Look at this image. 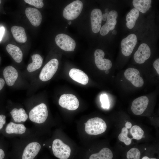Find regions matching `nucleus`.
I'll use <instances>...</instances> for the list:
<instances>
[{
    "instance_id": "11",
    "label": "nucleus",
    "mask_w": 159,
    "mask_h": 159,
    "mask_svg": "<svg viewBox=\"0 0 159 159\" xmlns=\"http://www.w3.org/2000/svg\"><path fill=\"white\" fill-rule=\"evenodd\" d=\"M148 102V99L145 96H141L135 99L132 103V111L136 115L142 114L146 109Z\"/></svg>"
},
{
    "instance_id": "1",
    "label": "nucleus",
    "mask_w": 159,
    "mask_h": 159,
    "mask_svg": "<svg viewBox=\"0 0 159 159\" xmlns=\"http://www.w3.org/2000/svg\"><path fill=\"white\" fill-rule=\"evenodd\" d=\"M85 125L86 132L92 135H97L103 133L106 130L107 127L105 121L99 117L89 119Z\"/></svg>"
},
{
    "instance_id": "21",
    "label": "nucleus",
    "mask_w": 159,
    "mask_h": 159,
    "mask_svg": "<svg viewBox=\"0 0 159 159\" xmlns=\"http://www.w3.org/2000/svg\"><path fill=\"white\" fill-rule=\"evenodd\" d=\"M10 114L15 122H24L28 118L27 114L23 108L19 109L14 108L11 111Z\"/></svg>"
},
{
    "instance_id": "29",
    "label": "nucleus",
    "mask_w": 159,
    "mask_h": 159,
    "mask_svg": "<svg viewBox=\"0 0 159 159\" xmlns=\"http://www.w3.org/2000/svg\"><path fill=\"white\" fill-rule=\"evenodd\" d=\"M141 153L139 150L136 148H132L127 153V159H140Z\"/></svg>"
},
{
    "instance_id": "6",
    "label": "nucleus",
    "mask_w": 159,
    "mask_h": 159,
    "mask_svg": "<svg viewBox=\"0 0 159 159\" xmlns=\"http://www.w3.org/2000/svg\"><path fill=\"white\" fill-rule=\"evenodd\" d=\"M57 45L61 49L66 51H74L76 46L75 41L67 34H60L55 38Z\"/></svg>"
},
{
    "instance_id": "22",
    "label": "nucleus",
    "mask_w": 159,
    "mask_h": 159,
    "mask_svg": "<svg viewBox=\"0 0 159 159\" xmlns=\"http://www.w3.org/2000/svg\"><path fill=\"white\" fill-rule=\"evenodd\" d=\"M151 1L150 0H134L132 4L135 9L143 13H145L151 7Z\"/></svg>"
},
{
    "instance_id": "28",
    "label": "nucleus",
    "mask_w": 159,
    "mask_h": 159,
    "mask_svg": "<svg viewBox=\"0 0 159 159\" xmlns=\"http://www.w3.org/2000/svg\"><path fill=\"white\" fill-rule=\"evenodd\" d=\"M128 131L127 128L125 127L122 128L121 133L119 135L118 138L119 140L123 142L126 145H130L132 141V138H129L127 136Z\"/></svg>"
},
{
    "instance_id": "12",
    "label": "nucleus",
    "mask_w": 159,
    "mask_h": 159,
    "mask_svg": "<svg viewBox=\"0 0 159 159\" xmlns=\"http://www.w3.org/2000/svg\"><path fill=\"white\" fill-rule=\"evenodd\" d=\"M150 54V49L149 46L146 44L142 43L134 54V59L136 63L141 64L149 59Z\"/></svg>"
},
{
    "instance_id": "35",
    "label": "nucleus",
    "mask_w": 159,
    "mask_h": 159,
    "mask_svg": "<svg viewBox=\"0 0 159 159\" xmlns=\"http://www.w3.org/2000/svg\"><path fill=\"white\" fill-rule=\"evenodd\" d=\"M5 84V82L3 79L0 78V90L3 87Z\"/></svg>"
},
{
    "instance_id": "9",
    "label": "nucleus",
    "mask_w": 159,
    "mask_h": 159,
    "mask_svg": "<svg viewBox=\"0 0 159 159\" xmlns=\"http://www.w3.org/2000/svg\"><path fill=\"white\" fill-rule=\"evenodd\" d=\"M105 53L100 49H96L94 52L95 61L97 67L101 70H108L112 67L111 61L104 58Z\"/></svg>"
},
{
    "instance_id": "34",
    "label": "nucleus",
    "mask_w": 159,
    "mask_h": 159,
    "mask_svg": "<svg viewBox=\"0 0 159 159\" xmlns=\"http://www.w3.org/2000/svg\"><path fill=\"white\" fill-rule=\"evenodd\" d=\"M5 31V29L3 27H0V41H1L2 38L4 35Z\"/></svg>"
},
{
    "instance_id": "15",
    "label": "nucleus",
    "mask_w": 159,
    "mask_h": 159,
    "mask_svg": "<svg viewBox=\"0 0 159 159\" xmlns=\"http://www.w3.org/2000/svg\"><path fill=\"white\" fill-rule=\"evenodd\" d=\"M26 16L31 24L35 26H38L41 24L42 16L41 12L37 9L28 7L25 10Z\"/></svg>"
},
{
    "instance_id": "25",
    "label": "nucleus",
    "mask_w": 159,
    "mask_h": 159,
    "mask_svg": "<svg viewBox=\"0 0 159 159\" xmlns=\"http://www.w3.org/2000/svg\"><path fill=\"white\" fill-rule=\"evenodd\" d=\"M113 154L109 148H105L102 149L98 153L91 155L89 159H112Z\"/></svg>"
},
{
    "instance_id": "26",
    "label": "nucleus",
    "mask_w": 159,
    "mask_h": 159,
    "mask_svg": "<svg viewBox=\"0 0 159 159\" xmlns=\"http://www.w3.org/2000/svg\"><path fill=\"white\" fill-rule=\"evenodd\" d=\"M116 24V19L107 18L106 23L102 26L100 29V33L101 35L103 36L107 35L109 31L114 29Z\"/></svg>"
},
{
    "instance_id": "42",
    "label": "nucleus",
    "mask_w": 159,
    "mask_h": 159,
    "mask_svg": "<svg viewBox=\"0 0 159 159\" xmlns=\"http://www.w3.org/2000/svg\"><path fill=\"white\" fill-rule=\"evenodd\" d=\"M71 23H72L70 21H69V23H68V24H69V25H70V24H71Z\"/></svg>"
},
{
    "instance_id": "18",
    "label": "nucleus",
    "mask_w": 159,
    "mask_h": 159,
    "mask_svg": "<svg viewBox=\"0 0 159 159\" xmlns=\"http://www.w3.org/2000/svg\"><path fill=\"white\" fill-rule=\"evenodd\" d=\"M12 35L15 40L20 43H25L27 39L24 29L21 26H14L11 28Z\"/></svg>"
},
{
    "instance_id": "36",
    "label": "nucleus",
    "mask_w": 159,
    "mask_h": 159,
    "mask_svg": "<svg viewBox=\"0 0 159 159\" xmlns=\"http://www.w3.org/2000/svg\"><path fill=\"white\" fill-rule=\"evenodd\" d=\"M5 153L4 151L0 148V159H3L5 157Z\"/></svg>"
},
{
    "instance_id": "7",
    "label": "nucleus",
    "mask_w": 159,
    "mask_h": 159,
    "mask_svg": "<svg viewBox=\"0 0 159 159\" xmlns=\"http://www.w3.org/2000/svg\"><path fill=\"white\" fill-rule=\"evenodd\" d=\"M59 104L62 107L67 110H74L77 109L79 102L77 97L72 94H64L60 97Z\"/></svg>"
},
{
    "instance_id": "23",
    "label": "nucleus",
    "mask_w": 159,
    "mask_h": 159,
    "mask_svg": "<svg viewBox=\"0 0 159 159\" xmlns=\"http://www.w3.org/2000/svg\"><path fill=\"white\" fill-rule=\"evenodd\" d=\"M32 62L29 64L27 67V71L30 72L34 71L42 66L43 59L39 54H35L32 56Z\"/></svg>"
},
{
    "instance_id": "10",
    "label": "nucleus",
    "mask_w": 159,
    "mask_h": 159,
    "mask_svg": "<svg viewBox=\"0 0 159 159\" xmlns=\"http://www.w3.org/2000/svg\"><path fill=\"white\" fill-rule=\"evenodd\" d=\"M140 72L137 69L129 68L125 71L124 75L125 78L137 87H141L144 84V81L140 75Z\"/></svg>"
},
{
    "instance_id": "33",
    "label": "nucleus",
    "mask_w": 159,
    "mask_h": 159,
    "mask_svg": "<svg viewBox=\"0 0 159 159\" xmlns=\"http://www.w3.org/2000/svg\"><path fill=\"white\" fill-rule=\"evenodd\" d=\"M153 66L158 74H159V59L155 60L153 63Z\"/></svg>"
},
{
    "instance_id": "40",
    "label": "nucleus",
    "mask_w": 159,
    "mask_h": 159,
    "mask_svg": "<svg viewBox=\"0 0 159 159\" xmlns=\"http://www.w3.org/2000/svg\"><path fill=\"white\" fill-rule=\"evenodd\" d=\"M105 73L106 74H108L109 73V71L108 70H105Z\"/></svg>"
},
{
    "instance_id": "13",
    "label": "nucleus",
    "mask_w": 159,
    "mask_h": 159,
    "mask_svg": "<svg viewBox=\"0 0 159 159\" xmlns=\"http://www.w3.org/2000/svg\"><path fill=\"white\" fill-rule=\"evenodd\" d=\"M41 148V146L37 142H32L28 144L25 148L22 159H34Z\"/></svg>"
},
{
    "instance_id": "43",
    "label": "nucleus",
    "mask_w": 159,
    "mask_h": 159,
    "mask_svg": "<svg viewBox=\"0 0 159 159\" xmlns=\"http://www.w3.org/2000/svg\"><path fill=\"white\" fill-rule=\"evenodd\" d=\"M1 1L0 0V4H1Z\"/></svg>"
},
{
    "instance_id": "30",
    "label": "nucleus",
    "mask_w": 159,
    "mask_h": 159,
    "mask_svg": "<svg viewBox=\"0 0 159 159\" xmlns=\"http://www.w3.org/2000/svg\"><path fill=\"white\" fill-rule=\"evenodd\" d=\"M26 3L33 6L38 8H42L44 5L43 0H24Z\"/></svg>"
},
{
    "instance_id": "16",
    "label": "nucleus",
    "mask_w": 159,
    "mask_h": 159,
    "mask_svg": "<svg viewBox=\"0 0 159 159\" xmlns=\"http://www.w3.org/2000/svg\"><path fill=\"white\" fill-rule=\"evenodd\" d=\"M3 74L7 84L10 86L14 85L18 76L17 70L11 66H7L4 69Z\"/></svg>"
},
{
    "instance_id": "27",
    "label": "nucleus",
    "mask_w": 159,
    "mask_h": 159,
    "mask_svg": "<svg viewBox=\"0 0 159 159\" xmlns=\"http://www.w3.org/2000/svg\"><path fill=\"white\" fill-rule=\"evenodd\" d=\"M130 132L132 136V138L139 140L142 139L144 135V132L139 126L135 125L130 130Z\"/></svg>"
},
{
    "instance_id": "31",
    "label": "nucleus",
    "mask_w": 159,
    "mask_h": 159,
    "mask_svg": "<svg viewBox=\"0 0 159 159\" xmlns=\"http://www.w3.org/2000/svg\"><path fill=\"white\" fill-rule=\"evenodd\" d=\"M100 100L102 103V107L103 108H109V104L107 95L106 94L102 95L100 96Z\"/></svg>"
},
{
    "instance_id": "39",
    "label": "nucleus",
    "mask_w": 159,
    "mask_h": 159,
    "mask_svg": "<svg viewBox=\"0 0 159 159\" xmlns=\"http://www.w3.org/2000/svg\"><path fill=\"white\" fill-rule=\"evenodd\" d=\"M142 159H157L155 158H150L148 157L147 156H145L143 157L142 158Z\"/></svg>"
},
{
    "instance_id": "24",
    "label": "nucleus",
    "mask_w": 159,
    "mask_h": 159,
    "mask_svg": "<svg viewBox=\"0 0 159 159\" xmlns=\"http://www.w3.org/2000/svg\"><path fill=\"white\" fill-rule=\"evenodd\" d=\"M139 15V11L135 8L132 9L127 14L126 16V25L128 28L132 29L134 27Z\"/></svg>"
},
{
    "instance_id": "19",
    "label": "nucleus",
    "mask_w": 159,
    "mask_h": 159,
    "mask_svg": "<svg viewBox=\"0 0 159 159\" xmlns=\"http://www.w3.org/2000/svg\"><path fill=\"white\" fill-rule=\"evenodd\" d=\"M6 50L14 60L17 63H20L23 59V53L17 46L11 44H8L6 47Z\"/></svg>"
},
{
    "instance_id": "5",
    "label": "nucleus",
    "mask_w": 159,
    "mask_h": 159,
    "mask_svg": "<svg viewBox=\"0 0 159 159\" xmlns=\"http://www.w3.org/2000/svg\"><path fill=\"white\" fill-rule=\"evenodd\" d=\"M59 62L55 58L48 62L43 68L39 75V78L44 82L47 81L53 77L58 67Z\"/></svg>"
},
{
    "instance_id": "3",
    "label": "nucleus",
    "mask_w": 159,
    "mask_h": 159,
    "mask_svg": "<svg viewBox=\"0 0 159 159\" xmlns=\"http://www.w3.org/2000/svg\"><path fill=\"white\" fill-rule=\"evenodd\" d=\"M83 7L82 2L76 0L70 3L64 8L63 12L64 17L68 20H73L81 13Z\"/></svg>"
},
{
    "instance_id": "14",
    "label": "nucleus",
    "mask_w": 159,
    "mask_h": 159,
    "mask_svg": "<svg viewBox=\"0 0 159 159\" xmlns=\"http://www.w3.org/2000/svg\"><path fill=\"white\" fill-rule=\"evenodd\" d=\"M91 22L92 32L95 33L99 32L101 29L102 21V12L98 9H93L91 13Z\"/></svg>"
},
{
    "instance_id": "2",
    "label": "nucleus",
    "mask_w": 159,
    "mask_h": 159,
    "mask_svg": "<svg viewBox=\"0 0 159 159\" xmlns=\"http://www.w3.org/2000/svg\"><path fill=\"white\" fill-rule=\"evenodd\" d=\"M48 116L47 106L44 103L38 105L32 109L29 113V118L32 121L38 124L44 123Z\"/></svg>"
},
{
    "instance_id": "17",
    "label": "nucleus",
    "mask_w": 159,
    "mask_h": 159,
    "mask_svg": "<svg viewBox=\"0 0 159 159\" xmlns=\"http://www.w3.org/2000/svg\"><path fill=\"white\" fill-rule=\"evenodd\" d=\"M70 77L75 81L83 85L87 84L89 78L87 75L82 71L76 68L71 69L69 73Z\"/></svg>"
},
{
    "instance_id": "41",
    "label": "nucleus",
    "mask_w": 159,
    "mask_h": 159,
    "mask_svg": "<svg viewBox=\"0 0 159 159\" xmlns=\"http://www.w3.org/2000/svg\"><path fill=\"white\" fill-rule=\"evenodd\" d=\"M105 12H106V13H107V12H108V9H105Z\"/></svg>"
},
{
    "instance_id": "32",
    "label": "nucleus",
    "mask_w": 159,
    "mask_h": 159,
    "mask_svg": "<svg viewBox=\"0 0 159 159\" xmlns=\"http://www.w3.org/2000/svg\"><path fill=\"white\" fill-rule=\"evenodd\" d=\"M6 117L4 115H0V130L3 127L4 125L5 124Z\"/></svg>"
},
{
    "instance_id": "20",
    "label": "nucleus",
    "mask_w": 159,
    "mask_h": 159,
    "mask_svg": "<svg viewBox=\"0 0 159 159\" xmlns=\"http://www.w3.org/2000/svg\"><path fill=\"white\" fill-rule=\"evenodd\" d=\"M26 128L23 124H17L11 122L7 125L5 131L9 134L15 133L22 134L25 132Z\"/></svg>"
},
{
    "instance_id": "37",
    "label": "nucleus",
    "mask_w": 159,
    "mask_h": 159,
    "mask_svg": "<svg viewBox=\"0 0 159 159\" xmlns=\"http://www.w3.org/2000/svg\"><path fill=\"white\" fill-rule=\"evenodd\" d=\"M132 126V123L129 122H127L125 124V127L127 129H130V128Z\"/></svg>"
},
{
    "instance_id": "38",
    "label": "nucleus",
    "mask_w": 159,
    "mask_h": 159,
    "mask_svg": "<svg viewBox=\"0 0 159 159\" xmlns=\"http://www.w3.org/2000/svg\"><path fill=\"white\" fill-rule=\"evenodd\" d=\"M108 14V13L103 14L102 15V19L104 21H105L107 19V18Z\"/></svg>"
},
{
    "instance_id": "8",
    "label": "nucleus",
    "mask_w": 159,
    "mask_h": 159,
    "mask_svg": "<svg viewBox=\"0 0 159 159\" xmlns=\"http://www.w3.org/2000/svg\"><path fill=\"white\" fill-rule=\"evenodd\" d=\"M137 42V36L134 34H130L123 39L121 43L122 54L126 56H130L132 53Z\"/></svg>"
},
{
    "instance_id": "4",
    "label": "nucleus",
    "mask_w": 159,
    "mask_h": 159,
    "mask_svg": "<svg viewBox=\"0 0 159 159\" xmlns=\"http://www.w3.org/2000/svg\"><path fill=\"white\" fill-rule=\"evenodd\" d=\"M52 149L54 155L59 159H67L70 155V147L59 139L53 141Z\"/></svg>"
}]
</instances>
